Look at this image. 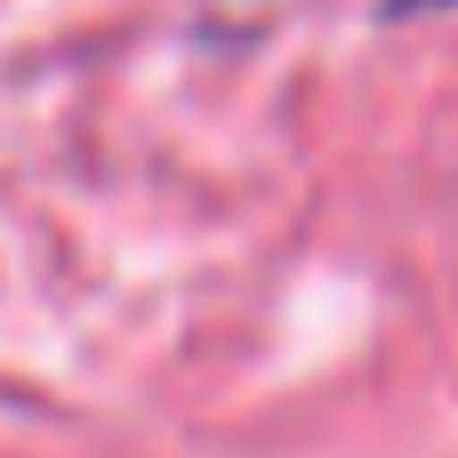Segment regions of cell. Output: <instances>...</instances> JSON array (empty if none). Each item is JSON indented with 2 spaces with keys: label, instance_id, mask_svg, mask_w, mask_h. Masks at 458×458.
Masks as SVG:
<instances>
[{
  "label": "cell",
  "instance_id": "cell-1",
  "mask_svg": "<svg viewBox=\"0 0 458 458\" xmlns=\"http://www.w3.org/2000/svg\"><path fill=\"white\" fill-rule=\"evenodd\" d=\"M443 8H458V0H378V16H386V24H411V16H443Z\"/></svg>",
  "mask_w": 458,
  "mask_h": 458
}]
</instances>
